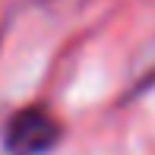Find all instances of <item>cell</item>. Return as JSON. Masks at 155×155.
<instances>
[{
	"mask_svg": "<svg viewBox=\"0 0 155 155\" xmlns=\"http://www.w3.org/2000/svg\"><path fill=\"white\" fill-rule=\"evenodd\" d=\"M60 143V124L45 108H22L3 130V149L10 155H45Z\"/></svg>",
	"mask_w": 155,
	"mask_h": 155,
	"instance_id": "1",
	"label": "cell"
},
{
	"mask_svg": "<svg viewBox=\"0 0 155 155\" xmlns=\"http://www.w3.org/2000/svg\"><path fill=\"white\" fill-rule=\"evenodd\" d=\"M155 82V51L146 57V63H139L136 67V76H133V92H143V89H149Z\"/></svg>",
	"mask_w": 155,
	"mask_h": 155,
	"instance_id": "2",
	"label": "cell"
}]
</instances>
